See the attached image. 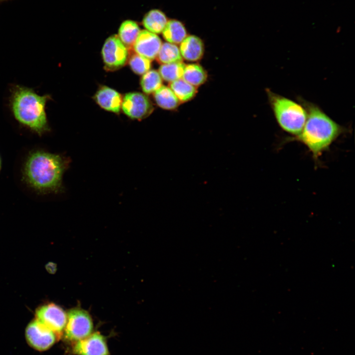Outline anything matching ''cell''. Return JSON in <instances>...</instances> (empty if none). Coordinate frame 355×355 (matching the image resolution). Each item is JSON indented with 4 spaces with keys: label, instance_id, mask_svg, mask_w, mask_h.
I'll list each match as a JSON object with an SVG mask.
<instances>
[{
    "label": "cell",
    "instance_id": "3",
    "mask_svg": "<svg viewBox=\"0 0 355 355\" xmlns=\"http://www.w3.org/2000/svg\"><path fill=\"white\" fill-rule=\"evenodd\" d=\"M9 106L16 121L39 136L50 131L45 111L49 95H39L32 88L15 85L11 88Z\"/></svg>",
    "mask_w": 355,
    "mask_h": 355
},
{
    "label": "cell",
    "instance_id": "12",
    "mask_svg": "<svg viewBox=\"0 0 355 355\" xmlns=\"http://www.w3.org/2000/svg\"><path fill=\"white\" fill-rule=\"evenodd\" d=\"M95 99L98 105L105 110L113 112H119L122 105L121 95L115 90L107 86L101 87L96 92Z\"/></svg>",
    "mask_w": 355,
    "mask_h": 355
},
{
    "label": "cell",
    "instance_id": "2",
    "mask_svg": "<svg viewBox=\"0 0 355 355\" xmlns=\"http://www.w3.org/2000/svg\"><path fill=\"white\" fill-rule=\"evenodd\" d=\"M66 157L43 150L29 154L23 169V178L37 192L44 194L63 191V176L69 166Z\"/></svg>",
    "mask_w": 355,
    "mask_h": 355
},
{
    "label": "cell",
    "instance_id": "6",
    "mask_svg": "<svg viewBox=\"0 0 355 355\" xmlns=\"http://www.w3.org/2000/svg\"><path fill=\"white\" fill-rule=\"evenodd\" d=\"M36 319L59 337L66 325L67 314L59 306L50 303L36 309Z\"/></svg>",
    "mask_w": 355,
    "mask_h": 355
},
{
    "label": "cell",
    "instance_id": "1",
    "mask_svg": "<svg viewBox=\"0 0 355 355\" xmlns=\"http://www.w3.org/2000/svg\"><path fill=\"white\" fill-rule=\"evenodd\" d=\"M297 100L306 109L307 119L301 132L295 136L286 138L284 142L296 141L303 143L312 154L316 166H318L323 153L348 130L332 119L316 104L300 97Z\"/></svg>",
    "mask_w": 355,
    "mask_h": 355
},
{
    "label": "cell",
    "instance_id": "14",
    "mask_svg": "<svg viewBox=\"0 0 355 355\" xmlns=\"http://www.w3.org/2000/svg\"><path fill=\"white\" fill-rule=\"evenodd\" d=\"M167 23L165 15L160 10L153 9L144 16L142 23L148 31L159 34L164 30Z\"/></svg>",
    "mask_w": 355,
    "mask_h": 355
},
{
    "label": "cell",
    "instance_id": "7",
    "mask_svg": "<svg viewBox=\"0 0 355 355\" xmlns=\"http://www.w3.org/2000/svg\"><path fill=\"white\" fill-rule=\"evenodd\" d=\"M25 335L28 343L35 349L40 351L50 348L59 338L55 333L36 319L28 325Z\"/></svg>",
    "mask_w": 355,
    "mask_h": 355
},
{
    "label": "cell",
    "instance_id": "23",
    "mask_svg": "<svg viewBox=\"0 0 355 355\" xmlns=\"http://www.w3.org/2000/svg\"><path fill=\"white\" fill-rule=\"evenodd\" d=\"M132 71L138 74H143L150 68V60L138 54L133 55L129 60Z\"/></svg>",
    "mask_w": 355,
    "mask_h": 355
},
{
    "label": "cell",
    "instance_id": "11",
    "mask_svg": "<svg viewBox=\"0 0 355 355\" xmlns=\"http://www.w3.org/2000/svg\"><path fill=\"white\" fill-rule=\"evenodd\" d=\"M161 45L160 38L155 34L142 30L140 32L133 47L137 54L151 60L157 56Z\"/></svg>",
    "mask_w": 355,
    "mask_h": 355
},
{
    "label": "cell",
    "instance_id": "9",
    "mask_svg": "<svg viewBox=\"0 0 355 355\" xmlns=\"http://www.w3.org/2000/svg\"><path fill=\"white\" fill-rule=\"evenodd\" d=\"M124 112L133 119H142L149 116L153 107L149 98L139 92H131L125 95L122 102Z\"/></svg>",
    "mask_w": 355,
    "mask_h": 355
},
{
    "label": "cell",
    "instance_id": "19",
    "mask_svg": "<svg viewBox=\"0 0 355 355\" xmlns=\"http://www.w3.org/2000/svg\"><path fill=\"white\" fill-rule=\"evenodd\" d=\"M170 88L181 102H186L192 99L196 94V87L183 79L179 78L171 82Z\"/></svg>",
    "mask_w": 355,
    "mask_h": 355
},
{
    "label": "cell",
    "instance_id": "8",
    "mask_svg": "<svg viewBox=\"0 0 355 355\" xmlns=\"http://www.w3.org/2000/svg\"><path fill=\"white\" fill-rule=\"evenodd\" d=\"M102 53L105 66L110 70L123 67L128 58L126 46L116 35L110 36L106 39Z\"/></svg>",
    "mask_w": 355,
    "mask_h": 355
},
{
    "label": "cell",
    "instance_id": "20",
    "mask_svg": "<svg viewBox=\"0 0 355 355\" xmlns=\"http://www.w3.org/2000/svg\"><path fill=\"white\" fill-rule=\"evenodd\" d=\"M185 67L181 62L164 64L160 66L159 73L163 79L171 82L182 77Z\"/></svg>",
    "mask_w": 355,
    "mask_h": 355
},
{
    "label": "cell",
    "instance_id": "17",
    "mask_svg": "<svg viewBox=\"0 0 355 355\" xmlns=\"http://www.w3.org/2000/svg\"><path fill=\"white\" fill-rule=\"evenodd\" d=\"M140 32L138 24L132 20H126L121 25L119 31V38L124 45L128 48L134 46Z\"/></svg>",
    "mask_w": 355,
    "mask_h": 355
},
{
    "label": "cell",
    "instance_id": "10",
    "mask_svg": "<svg viewBox=\"0 0 355 355\" xmlns=\"http://www.w3.org/2000/svg\"><path fill=\"white\" fill-rule=\"evenodd\" d=\"M71 352L75 355H110L106 338L98 332L76 341Z\"/></svg>",
    "mask_w": 355,
    "mask_h": 355
},
{
    "label": "cell",
    "instance_id": "13",
    "mask_svg": "<svg viewBox=\"0 0 355 355\" xmlns=\"http://www.w3.org/2000/svg\"><path fill=\"white\" fill-rule=\"evenodd\" d=\"M179 49L182 57L190 61L199 60L204 53L202 40L195 36H186L181 42Z\"/></svg>",
    "mask_w": 355,
    "mask_h": 355
},
{
    "label": "cell",
    "instance_id": "21",
    "mask_svg": "<svg viewBox=\"0 0 355 355\" xmlns=\"http://www.w3.org/2000/svg\"><path fill=\"white\" fill-rule=\"evenodd\" d=\"M157 57L158 61L164 64L181 62L182 60L178 47L176 44L168 42L161 45Z\"/></svg>",
    "mask_w": 355,
    "mask_h": 355
},
{
    "label": "cell",
    "instance_id": "4",
    "mask_svg": "<svg viewBox=\"0 0 355 355\" xmlns=\"http://www.w3.org/2000/svg\"><path fill=\"white\" fill-rule=\"evenodd\" d=\"M265 91L269 104L280 127L292 136L298 135L307 119V111L303 106L269 88Z\"/></svg>",
    "mask_w": 355,
    "mask_h": 355
},
{
    "label": "cell",
    "instance_id": "15",
    "mask_svg": "<svg viewBox=\"0 0 355 355\" xmlns=\"http://www.w3.org/2000/svg\"><path fill=\"white\" fill-rule=\"evenodd\" d=\"M162 32L164 38L168 42L175 44L181 43L186 37V31L184 26L176 20L167 22Z\"/></svg>",
    "mask_w": 355,
    "mask_h": 355
},
{
    "label": "cell",
    "instance_id": "24",
    "mask_svg": "<svg viewBox=\"0 0 355 355\" xmlns=\"http://www.w3.org/2000/svg\"><path fill=\"white\" fill-rule=\"evenodd\" d=\"M1 158L0 156V170L1 169Z\"/></svg>",
    "mask_w": 355,
    "mask_h": 355
},
{
    "label": "cell",
    "instance_id": "5",
    "mask_svg": "<svg viewBox=\"0 0 355 355\" xmlns=\"http://www.w3.org/2000/svg\"><path fill=\"white\" fill-rule=\"evenodd\" d=\"M93 329V321L87 312L80 309H73L69 311L64 329L65 339L76 342L90 335Z\"/></svg>",
    "mask_w": 355,
    "mask_h": 355
},
{
    "label": "cell",
    "instance_id": "22",
    "mask_svg": "<svg viewBox=\"0 0 355 355\" xmlns=\"http://www.w3.org/2000/svg\"><path fill=\"white\" fill-rule=\"evenodd\" d=\"M141 84L145 93L150 94L156 91L162 86V78L159 73L156 71H148L143 74Z\"/></svg>",
    "mask_w": 355,
    "mask_h": 355
},
{
    "label": "cell",
    "instance_id": "18",
    "mask_svg": "<svg viewBox=\"0 0 355 355\" xmlns=\"http://www.w3.org/2000/svg\"><path fill=\"white\" fill-rule=\"evenodd\" d=\"M207 74L203 68L197 64L185 65L181 78L188 83L199 86L206 80Z\"/></svg>",
    "mask_w": 355,
    "mask_h": 355
},
{
    "label": "cell",
    "instance_id": "16",
    "mask_svg": "<svg viewBox=\"0 0 355 355\" xmlns=\"http://www.w3.org/2000/svg\"><path fill=\"white\" fill-rule=\"evenodd\" d=\"M154 99L157 104L166 109L176 108L180 101L170 88L161 86L154 93Z\"/></svg>",
    "mask_w": 355,
    "mask_h": 355
},
{
    "label": "cell",
    "instance_id": "25",
    "mask_svg": "<svg viewBox=\"0 0 355 355\" xmlns=\"http://www.w3.org/2000/svg\"><path fill=\"white\" fill-rule=\"evenodd\" d=\"M7 0H0V2H2L5 1H7Z\"/></svg>",
    "mask_w": 355,
    "mask_h": 355
}]
</instances>
